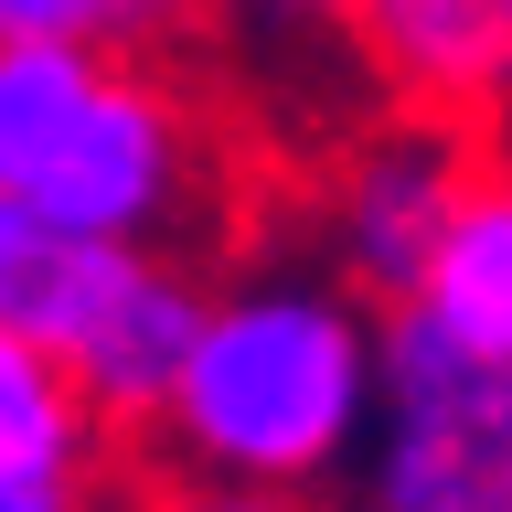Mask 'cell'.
I'll use <instances>...</instances> for the list:
<instances>
[{
	"mask_svg": "<svg viewBox=\"0 0 512 512\" xmlns=\"http://www.w3.org/2000/svg\"><path fill=\"white\" fill-rule=\"evenodd\" d=\"M384 395V310L342 267L310 256H246L203 278V320L150 438L182 480H246V491H331L352 480Z\"/></svg>",
	"mask_w": 512,
	"mask_h": 512,
	"instance_id": "cell-1",
	"label": "cell"
},
{
	"mask_svg": "<svg viewBox=\"0 0 512 512\" xmlns=\"http://www.w3.org/2000/svg\"><path fill=\"white\" fill-rule=\"evenodd\" d=\"M224 192V118L182 54L0 43V203L64 246H182Z\"/></svg>",
	"mask_w": 512,
	"mask_h": 512,
	"instance_id": "cell-2",
	"label": "cell"
},
{
	"mask_svg": "<svg viewBox=\"0 0 512 512\" xmlns=\"http://www.w3.org/2000/svg\"><path fill=\"white\" fill-rule=\"evenodd\" d=\"M352 512H512V374L384 310V395L352 459Z\"/></svg>",
	"mask_w": 512,
	"mask_h": 512,
	"instance_id": "cell-3",
	"label": "cell"
},
{
	"mask_svg": "<svg viewBox=\"0 0 512 512\" xmlns=\"http://www.w3.org/2000/svg\"><path fill=\"white\" fill-rule=\"evenodd\" d=\"M203 320V267L192 246H54L22 331L64 363V384L96 406L107 438H150L160 395Z\"/></svg>",
	"mask_w": 512,
	"mask_h": 512,
	"instance_id": "cell-4",
	"label": "cell"
},
{
	"mask_svg": "<svg viewBox=\"0 0 512 512\" xmlns=\"http://www.w3.org/2000/svg\"><path fill=\"white\" fill-rule=\"evenodd\" d=\"M470 160H480V139L448 118L384 107L374 128H352L331 150V182H320V267H342L374 310H395L438 256V224L470 182Z\"/></svg>",
	"mask_w": 512,
	"mask_h": 512,
	"instance_id": "cell-5",
	"label": "cell"
},
{
	"mask_svg": "<svg viewBox=\"0 0 512 512\" xmlns=\"http://www.w3.org/2000/svg\"><path fill=\"white\" fill-rule=\"evenodd\" d=\"M342 54L384 107L512 139V0H352Z\"/></svg>",
	"mask_w": 512,
	"mask_h": 512,
	"instance_id": "cell-6",
	"label": "cell"
},
{
	"mask_svg": "<svg viewBox=\"0 0 512 512\" xmlns=\"http://www.w3.org/2000/svg\"><path fill=\"white\" fill-rule=\"evenodd\" d=\"M406 310L512 374V139H480L470 182H459V203L438 224V256L406 288Z\"/></svg>",
	"mask_w": 512,
	"mask_h": 512,
	"instance_id": "cell-7",
	"label": "cell"
},
{
	"mask_svg": "<svg viewBox=\"0 0 512 512\" xmlns=\"http://www.w3.org/2000/svg\"><path fill=\"white\" fill-rule=\"evenodd\" d=\"M107 427L64 384V363L32 342L22 320H0V470L22 480H107Z\"/></svg>",
	"mask_w": 512,
	"mask_h": 512,
	"instance_id": "cell-8",
	"label": "cell"
},
{
	"mask_svg": "<svg viewBox=\"0 0 512 512\" xmlns=\"http://www.w3.org/2000/svg\"><path fill=\"white\" fill-rule=\"evenodd\" d=\"M0 43H139V0H0Z\"/></svg>",
	"mask_w": 512,
	"mask_h": 512,
	"instance_id": "cell-9",
	"label": "cell"
},
{
	"mask_svg": "<svg viewBox=\"0 0 512 512\" xmlns=\"http://www.w3.org/2000/svg\"><path fill=\"white\" fill-rule=\"evenodd\" d=\"M214 22H235L267 54H320V43H342L352 0H214Z\"/></svg>",
	"mask_w": 512,
	"mask_h": 512,
	"instance_id": "cell-10",
	"label": "cell"
},
{
	"mask_svg": "<svg viewBox=\"0 0 512 512\" xmlns=\"http://www.w3.org/2000/svg\"><path fill=\"white\" fill-rule=\"evenodd\" d=\"M128 512H320V502H310V491H246V480H182V470H160Z\"/></svg>",
	"mask_w": 512,
	"mask_h": 512,
	"instance_id": "cell-11",
	"label": "cell"
},
{
	"mask_svg": "<svg viewBox=\"0 0 512 512\" xmlns=\"http://www.w3.org/2000/svg\"><path fill=\"white\" fill-rule=\"evenodd\" d=\"M54 246H64V235H43L22 203H0V320H22V310H32V288H43Z\"/></svg>",
	"mask_w": 512,
	"mask_h": 512,
	"instance_id": "cell-12",
	"label": "cell"
},
{
	"mask_svg": "<svg viewBox=\"0 0 512 512\" xmlns=\"http://www.w3.org/2000/svg\"><path fill=\"white\" fill-rule=\"evenodd\" d=\"M0 512H107V502H96V480H22V470H0Z\"/></svg>",
	"mask_w": 512,
	"mask_h": 512,
	"instance_id": "cell-13",
	"label": "cell"
}]
</instances>
